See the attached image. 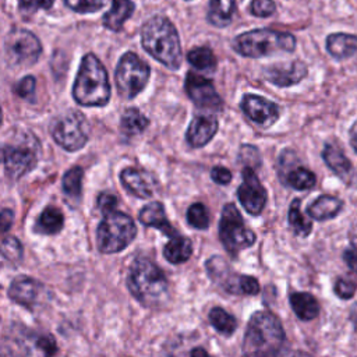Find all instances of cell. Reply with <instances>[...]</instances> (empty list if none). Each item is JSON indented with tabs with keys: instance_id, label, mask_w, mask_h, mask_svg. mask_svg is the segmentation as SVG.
<instances>
[{
	"instance_id": "45",
	"label": "cell",
	"mask_w": 357,
	"mask_h": 357,
	"mask_svg": "<svg viewBox=\"0 0 357 357\" xmlns=\"http://www.w3.org/2000/svg\"><path fill=\"white\" fill-rule=\"evenodd\" d=\"M211 177L218 184H229L231 181V173L223 166H215L211 170Z\"/></svg>"
},
{
	"instance_id": "36",
	"label": "cell",
	"mask_w": 357,
	"mask_h": 357,
	"mask_svg": "<svg viewBox=\"0 0 357 357\" xmlns=\"http://www.w3.org/2000/svg\"><path fill=\"white\" fill-rule=\"evenodd\" d=\"M1 254L4 259L18 262L22 258V244L15 237H4L1 241Z\"/></svg>"
},
{
	"instance_id": "8",
	"label": "cell",
	"mask_w": 357,
	"mask_h": 357,
	"mask_svg": "<svg viewBox=\"0 0 357 357\" xmlns=\"http://www.w3.org/2000/svg\"><path fill=\"white\" fill-rule=\"evenodd\" d=\"M149 74L151 68L144 60L132 52L124 53L114 73L119 95L124 99L135 98L148 84Z\"/></svg>"
},
{
	"instance_id": "1",
	"label": "cell",
	"mask_w": 357,
	"mask_h": 357,
	"mask_svg": "<svg viewBox=\"0 0 357 357\" xmlns=\"http://www.w3.org/2000/svg\"><path fill=\"white\" fill-rule=\"evenodd\" d=\"M142 47L153 59L170 70L181 64V46L178 33L170 20L162 15L149 18L141 29Z\"/></svg>"
},
{
	"instance_id": "4",
	"label": "cell",
	"mask_w": 357,
	"mask_h": 357,
	"mask_svg": "<svg viewBox=\"0 0 357 357\" xmlns=\"http://www.w3.org/2000/svg\"><path fill=\"white\" fill-rule=\"evenodd\" d=\"M284 342V331L279 319L266 311L255 312L248 322L243 339L245 354H276Z\"/></svg>"
},
{
	"instance_id": "41",
	"label": "cell",
	"mask_w": 357,
	"mask_h": 357,
	"mask_svg": "<svg viewBox=\"0 0 357 357\" xmlns=\"http://www.w3.org/2000/svg\"><path fill=\"white\" fill-rule=\"evenodd\" d=\"M21 11L33 13L38 10H46L50 8L53 4V0H18Z\"/></svg>"
},
{
	"instance_id": "5",
	"label": "cell",
	"mask_w": 357,
	"mask_h": 357,
	"mask_svg": "<svg viewBox=\"0 0 357 357\" xmlns=\"http://www.w3.org/2000/svg\"><path fill=\"white\" fill-rule=\"evenodd\" d=\"M296 38L289 32L273 31L268 28L252 29L240 33L233 40V49L245 57H265L278 52H293Z\"/></svg>"
},
{
	"instance_id": "42",
	"label": "cell",
	"mask_w": 357,
	"mask_h": 357,
	"mask_svg": "<svg viewBox=\"0 0 357 357\" xmlns=\"http://www.w3.org/2000/svg\"><path fill=\"white\" fill-rule=\"evenodd\" d=\"M117 206V197L110 194V192H102L98 197V208L100 209V212L109 213L112 211H114Z\"/></svg>"
},
{
	"instance_id": "15",
	"label": "cell",
	"mask_w": 357,
	"mask_h": 357,
	"mask_svg": "<svg viewBox=\"0 0 357 357\" xmlns=\"http://www.w3.org/2000/svg\"><path fill=\"white\" fill-rule=\"evenodd\" d=\"M264 75L271 84L276 86H291L300 82L307 75V66L300 60H294L290 63H279L269 66L264 71Z\"/></svg>"
},
{
	"instance_id": "38",
	"label": "cell",
	"mask_w": 357,
	"mask_h": 357,
	"mask_svg": "<svg viewBox=\"0 0 357 357\" xmlns=\"http://www.w3.org/2000/svg\"><path fill=\"white\" fill-rule=\"evenodd\" d=\"M250 11L255 17L265 18L272 15L276 11V4L273 0H252L250 6Z\"/></svg>"
},
{
	"instance_id": "23",
	"label": "cell",
	"mask_w": 357,
	"mask_h": 357,
	"mask_svg": "<svg viewBox=\"0 0 357 357\" xmlns=\"http://www.w3.org/2000/svg\"><path fill=\"white\" fill-rule=\"evenodd\" d=\"M322 159L326 166L340 177H347L351 172V162L347 159L344 152L333 144H326L322 151Z\"/></svg>"
},
{
	"instance_id": "48",
	"label": "cell",
	"mask_w": 357,
	"mask_h": 357,
	"mask_svg": "<svg viewBox=\"0 0 357 357\" xmlns=\"http://www.w3.org/2000/svg\"><path fill=\"white\" fill-rule=\"evenodd\" d=\"M350 144H351L354 152L357 153V120L350 128Z\"/></svg>"
},
{
	"instance_id": "21",
	"label": "cell",
	"mask_w": 357,
	"mask_h": 357,
	"mask_svg": "<svg viewBox=\"0 0 357 357\" xmlns=\"http://www.w3.org/2000/svg\"><path fill=\"white\" fill-rule=\"evenodd\" d=\"M343 208V201L333 195H321L307 206V213L315 220L335 218Z\"/></svg>"
},
{
	"instance_id": "28",
	"label": "cell",
	"mask_w": 357,
	"mask_h": 357,
	"mask_svg": "<svg viewBox=\"0 0 357 357\" xmlns=\"http://www.w3.org/2000/svg\"><path fill=\"white\" fill-rule=\"evenodd\" d=\"M148 124H149V120L137 107H130L121 116L120 130L124 135L132 137L145 131Z\"/></svg>"
},
{
	"instance_id": "33",
	"label": "cell",
	"mask_w": 357,
	"mask_h": 357,
	"mask_svg": "<svg viewBox=\"0 0 357 357\" xmlns=\"http://www.w3.org/2000/svg\"><path fill=\"white\" fill-rule=\"evenodd\" d=\"M187 60L197 70H213L216 67V57L208 47H195L190 50Z\"/></svg>"
},
{
	"instance_id": "10",
	"label": "cell",
	"mask_w": 357,
	"mask_h": 357,
	"mask_svg": "<svg viewBox=\"0 0 357 357\" xmlns=\"http://www.w3.org/2000/svg\"><path fill=\"white\" fill-rule=\"evenodd\" d=\"M50 134L63 149L74 152L86 144L89 126L84 114L70 110L52 121Z\"/></svg>"
},
{
	"instance_id": "7",
	"label": "cell",
	"mask_w": 357,
	"mask_h": 357,
	"mask_svg": "<svg viewBox=\"0 0 357 357\" xmlns=\"http://www.w3.org/2000/svg\"><path fill=\"white\" fill-rule=\"evenodd\" d=\"M134 220L117 211L103 215L96 231L98 248L103 254H114L124 250L135 238Z\"/></svg>"
},
{
	"instance_id": "31",
	"label": "cell",
	"mask_w": 357,
	"mask_h": 357,
	"mask_svg": "<svg viewBox=\"0 0 357 357\" xmlns=\"http://www.w3.org/2000/svg\"><path fill=\"white\" fill-rule=\"evenodd\" d=\"M300 199L296 198L293 199L290 208H289V225L290 227L293 229V231L297 234V236H308L311 229H312V225L311 222L301 213V209H300Z\"/></svg>"
},
{
	"instance_id": "3",
	"label": "cell",
	"mask_w": 357,
	"mask_h": 357,
	"mask_svg": "<svg viewBox=\"0 0 357 357\" xmlns=\"http://www.w3.org/2000/svg\"><path fill=\"white\" fill-rule=\"evenodd\" d=\"M73 96L81 106H105L110 99V84L107 71L99 59L88 53L82 57L74 86Z\"/></svg>"
},
{
	"instance_id": "50",
	"label": "cell",
	"mask_w": 357,
	"mask_h": 357,
	"mask_svg": "<svg viewBox=\"0 0 357 357\" xmlns=\"http://www.w3.org/2000/svg\"><path fill=\"white\" fill-rule=\"evenodd\" d=\"M190 354H191V356H195V354H202V356H205V354H206V351H205L204 349L198 347V349H194V350H191V351H190Z\"/></svg>"
},
{
	"instance_id": "40",
	"label": "cell",
	"mask_w": 357,
	"mask_h": 357,
	"mask_svg": "<svg viewBox=\"0 0 357 357\" xmlns=\"http://www.w3.org/2000/svg\"><path fill=\"white\" fill-rule=\"evenodd\" d=\"M333 289H335V293L337 297H340L343 300H349L356 293V283L350 279L339 278V279H336Z\"/></svg>"
},
{
	"instance_id": "12",
	"label": "cell",
	"mask_w": 357,
	"mask_h": 357,
	"mask_svg": "<svg viewBox=\"0 0 357 357\" xmlns=\"http://www.w3.org/2000/svg\"><path fill=\"white\" fill-rule=\"evenodd\" d=\"M184 88L188 98L194 102L197 107L215 112L223 109V100L216 92L211 79L190 71L187 73Z\"/></svg>"
},
{
	"instance_id": "25",
	"label": "cell",
	"mask_w": 357,
	"mask_h": 357,
	"mask_svg": "<svg viewBox=\"0 0 357 357\" xmlns=\"http://www.w3.org/2000/svg\"><path fill=\"white\" fill-rule=\"evenodd\" d=\"M234 11V0H211L208 10V21L218 28H225L231 22Z\"/></svg>"
},
{
	"instance_id": "43",
	"label": "cell",
	"mask_w": 357,
	"mask_h": 357,
	"mask_svg": "<svg viewBox=\"0 0 357 357\" xmlns=\"http://www.w3.org/2000/svg\"><path fill=\"white\" fill-rule=\"evenodd\" d=\"M36 347L43 353V354H47V356H52L57 351V344H56V340L53 339V336L50 335H42L39 337H36V342H35Z\"/></svg>"
},
{
	"instance_id": "11",
	"label": "cell",
	"mask_w": 357,
	"mask_h": 357,
	"mask_svg": "<svg viewBox=\"0 0 357 357\" xmlns=\"http://www.w3.org/2000/svg\"><path fill=\"white\" fill-rule=\"evenodd\" d=\"M4 50L10 66L28 67L38 61L42 53V45L32 32L15 28L6 36Z\"/></svg>"
},
{
	"instance_id": "29",
	"label": "cell",
	"mask_w": 357,
	"mask_h": 357,
	"mask_svg": "<svg viewBox=\"0 0 357 357\" xmlns=\"http://www.w3.org/2000/svg\"><path fill=\"white\" fill-rule=\"evenodd\" d=\"M82 177H84V170L79 166H74L68 172H66L61 184H63V192L68 199L78 202V199L81 198Z\"/></svg>"
},
{
	"instance_id": "34",
	"label": "cell",
	"mask_w": 357,
	"mask_h": 357,
	"mask_svg": "<svg viewBox=\"0 0 357 357\" xmlns=\"http://www.w3.org/2000/svg\"><path fill=\"white\" fill-rule=\"evenodd\" d=\"M187 222L195 229H206L209 226V212L205 205L192 204L187 211Z\"/></svg>"
},
{
	"instance_id": "19",
	"label": "cell",
	"mask_w": 357,
	"mask_h": 357,
	"mask_svg": "<svg viewBox=\"0 0 357 357\" xmlns=\"http://www.w3.org/2000/svg\"><path fill=\"white\" fill-rule=\"evenodd\" d=\"M138 219H139V222L144 226H146V227H156L165 236L173 237V236L178 234L177 230L170 225L169 219L166 218L163 205L160 202H158V201L145 205L141 209V212L138 215Z\"/></svg>"
},
{
	"instance_id": "39",
	"label": "cell",
	"mask_w": 357,
	"mask_h": 357,
	"mask_svg": "<svg viewBox=\"0 0 357 357\" xmlns=\"http://www.w3.org/2000/svg\"><path fill=\"white\" fill-rule=\"evenodd\" d=\"M240 162L244 166L252 167V166H259L261 159H259V152L255 146L252 145H243L240 149V155H238ZM254 169V167H252Z\"/></svg>"
},
{
	"instance_id": "13",
	"label": "cell",
	"mask_w": 357,
	"mask_h": 357,
	"mask_svg": "<svg viewBox=\"0 0 357 357\" xmlns=\"http://www.w3.org/2000/svg\"><path fill=\"white\" fill-rule=\"evenodd\" d=\"M243 183L237 188V198L244 209L251 215H259L266 202V191L259 183L252 167L244 166Z\"/></svg>"
},
{
	"instance_id": "49",
	"label": "cell",
	"mask_w": 357,
	"mask_h": 357,
	"mask_svg": "<svg viewBox=\"0 0 357 357\" xmlns=\"http://www.w3.org/2000/svg\"><path fill=\"white\" fill-rule=\"evenodd\" d=\"M350 240H351V243L357 244V227H354V229L350 231ZM356 247H357V245H356Z\"/></svg>"
},
{
	"instance_id": "18",
	"label": "cell",
	"mask_w": 357,
	"mask_h": 357,
	"mask_svg": "<svg viewBox=\"0 0 357 357\" xmlns=\"http://www.w3.org/2000/svg\"><path fill=\"white\" fill-rule=\"evenodd\" d=\"M42 293V284L29 276L15 278L8 287V297L24 307H33Z\"/></svg>"
},
{
	"instance_id": "30",
	"label": "cell",
	"mask_w": 357,
	"mask_h": 357,
	"mask_svg": "<svg viewBox=\"0 0 357 357\" xmlns=\"http://www.w3.org/2000/svg\"><path fill=\"white\" fill-rule=\"evenodd\" d=\"M209 322L218 332L223 333L225 336H230L237 328L236 318L220 307H215L209 311Z\"/></svg>"
},
{
	"instance_id": "35",
	"label": "cell",
	"mask_w": 357,
	"mask_h": 357,
	"mask_svg": "<svg viewBox=\"0 0 357 357\" xmlns=\"http://www.w3.org/2000/svg\"><path fill=\"white\" fill-rule=\"evenodd\" d=\"M109 0H64V3L75 13L89 14L96 13L107 4Z\"/></svg>"
},
{
	"instance_id": "44",
	"label": "cell",
	"mask_w": 357,
	"mask_h": 357,
	"mask_svg": "<svg viewBox=\"0 0 357 357\" xmlns=\"http://www.w3.org/2000/svg\"><path fill=\"white\" fill-rule=\"evenodd\" d=\"M259 291V283L254 276L248 275H241L240 280V293L247 294V296H254Z\"/></svg>"
},
{
	"instance_id": "24",
	"label": "cell",
	"mask_w": 357,
	"mask_h": 357,
	"mask_svg": "<svg viewBox=\"0 0 357 357\" xmlns=\"http://www.w3.org/2000/svg\"><path fill=\"white\" fill-rule=\"evenodd\" d=\"M290 305L294 314L303 321H311L319 312V304L317 298L310 293L290 294Z\"/></svg>"
},
{
	"instance_id": "20",
	"label": "cell",
	"mask_w": 357,
	"mask_h": 357,
	"mask_svg": "<svg viewBox=\"0 0 357 357\" xmlns=\"http://www.w3.org/2000/svg\"><path fill=\"white\" fill-rule=\"evenodd\" d=\"M134 10L135 6L130 0H112V7L107 13H105L102 22L107 29L119 32L124 22L131 17Z\"/></svg>"
},
{
	"instance_id": "26",
	"label": "cell",
	"mask_w": 357,
	"mask_h": 357,
	"mask_svg": "<svg viewBox=\"0 0 357 357\" xmlns=\"http://www.w3.org/2000/svg\"><path fill=\"white\" fill-rule=\"evenodd\" d=\"M192 252L191 241L180 234L173 236L165 245L163 248V255L165 258L174 265L185 262Z\"/></svg>"
},
{
	"instance_id": "9",
	"label": "cell",
	"mask_w": 357,
	"mask_h": 357,
	"mask_svg": "<svg viewBox=\"0 0 357 357\" xmlns=\"http://www.w3.org/2000/svg\"><path fill=\"white\" fill-rule=\"evenodd\" d=\"M219 238L226 251L233 257L237 255L241 250L251 247L257 240L255 234L244 226L243 218L234 204H226L222 209L219 222Z\"/></svg>"
},
{
	"instance_id": "22",
	"label": "cell",
	"mask_w": 357,
	"mask_h": 357,
	"mask_svg": "<svg viewBox=\"0 0 357 357\" xmlns=\"http://www.w3.org/2000/svg\"><path fill=\"white\" fill-rule=\"evenodd\" d=\"M326 49L335 59H347L357 52V36L349 33H332L326 39Z\"/></svg>"
},
{
	"instance_id": "6",
	"label": "cell",
	"mask_w": 357,
	"mask_h": 357,
	"mask_svg": "<svg viewBox=\"0 0 357 357\" xmlns=\"http://www.w3.org/2000/svg\"><path fill=\"white\" fill-rule=\"evenodd\" d=\"M40 146L31 134H18L3 145L4 172L8 178L18 180L29 173L38 163Z\"/></svg>"
},
{
	"instance_id": "2",
	"label": "cell",
	"mask_w": 357,
	"mask_h": 357,
	"mask_svg": "<svg viewBox=\"0 0 357 357\" xmlns=\"http://www.w3.org/2000/svg\"><path fill=\"white\" fill-rule=\"evenodd\" d=\"M130 293L145 307H158L167 300L169 283L163 271L145 257L137 258L127 275Z\"/></svg>"
},
{
	"instance_id": "17",
	"label": "cell",
	"mask_w": 357,
	"mask_h": 357,
	"mask_svg": "<svg viewBox=\"0 0 357 357\" xmlns=\"http://www.w3.org/2000/svg\"><path fill=\"white\" fill-rule=\"evenodd\" d=\"M216 131H218V120L215 116L197 114L191 120L187 128L185 139L192 148H199L206 145L213 138Z\"/></svg>"
},
{
	"instance_id": "27",
	"label": "cell",
	"mask_w": 357,
	"mask_h": 357,
	"mask_svg": "<svg viewBox=\"0 0 357 357\" xmlns=\"http://www.w3.org/2000/svg\"><path fill=\"white\" fill-rule=\"evenodd\" d=\"M63 225L64 218L61 211L56 206H46L36 219L35 231L42 234H56L63 229Z\"/></svg>"
},
{
	"instance_id": "32",
	"label": "cell",
	"mask_w": 357,
	"mask_h": 357,
	"mask_svg": "<svg viewBox=\"0 0 357 357\" xmlns=\"http://www.w3.org/2000/svg\"><path fill=\"white\" fill-rule=\"evenodd\" d=\"M284 181L294 190H310L315 185V174L308 169L298 166L286 174Z\"/></svg>"
},
{
	"instance_id": "16",
	"label": "cell",
	"mask_w": 357,
	"mask_h": 357,
	"mask_svg": "<svg viewBox=\"0 0 357 357\" xmlns=\"http://www.w3.org/2000/svg\"><path fill=\"white\" fill-rule=\"evenodd\" d=\"M120 180L124 188L138 198L146 199L153 195L155 180L152 174H149L145 170L127 167L120 173Z\"/></svg>"
},
{
	"instance_id": "37",
	"label": "cell",
	"mask_w": 357,
	"mask_h": 357,
	"mask_svg": "<svg viewBox=\"0 0 357 357\" xmlns=\"http://www.w3.org/2000/svg\"><path fill=\"white\" fill-rule=\"evenodd\" d=\"M35 77L32 75H26L24 77L21 81L17 82L14 91L20 98H24L29 102L35 100Z\"/></svg>"
},
{
	"instance_id": "46",
	"label": "cell",
	"mask_w": 357,
	"mask_h": 357,
	"mask_svg": "<svg viewBox=\"0 0 357 357\" xmlns=\"http://www.w3.org/2000/svg\"><path fill=\"white\" fill-rule=\"evenodd\" d=\"M13 220H14V213H13V211L4 208V209L1 211V216H0V223H1V231H3V233H6V231L11 227Z\"/></svg>"
},
{
	"instance_id": "14",
	"label": "cell",
	"mask_w": 357,
	"mask_h": 357,
	"mask_svg": "<svg viewBox=\"0 0 357 357\" xmlns=\"http://www.w3.org/2000/svg\"><path fill=\"white\" fill-rule=\"evenodd\" d=\"M241 110L244 114L261 127L272 126L280 114V109L276 103L259 96V95H244L241 99Z\"/></svg>"
},
{
	"instance_id": "51",
	"label": "cell",
	"mask_w": 357,
	"mask_h": 357,
	"mask_svg": "<svg viewBox=\"0 0 357 357\" xmlns=\"http://www.w3.org/2000/svg\"><path fill=\"white\" fill-rule=\"evenodd\" d=\"M185 1H191V0H185Z\"/></svg>"
},
{
	"instance_id": "47",
	"label": "cell",
	"mask_w": 357,
	"mask_h": 357,
	"mask_svg": "<svg viewBox=\"0 0 357 357\" xmlns=\"http://www.w3.org/2000/svg\"><path fill=\"white\" fill-rule=\"evenodd\" d=\"M344 262L349 265V268L357 273V251L356 250H346L343 254Z\"/></svg>"
}]
</instances>
